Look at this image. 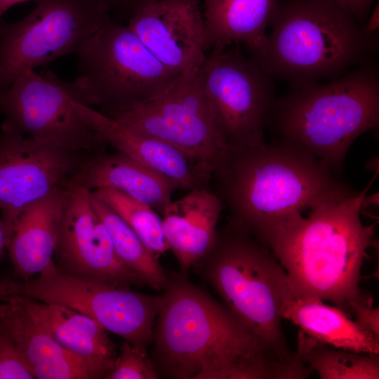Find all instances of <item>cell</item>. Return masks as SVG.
<instances>
[{
	"label": "cell",
	"mask_w": 379,
	"mask_h": 379,
	"mask_svg": "<svg viewBox=\"0 0 379 379\" xmlns=\"http://www.w3.org/2000/svg\"><path fill=\"white\" fill-rule=\"evenodd\" d=\"M153 330L152 360L175 379L303 378L298 359L267 351L223 305L185 274L168 277Z\"/></svg>",
	"instance_id": "obj_1"
},
{
	"label": "cell",
	"mask_w": 379,
	"mask_h": 379,
	"mask_svg": "<svg viewBox=\"0 0 379 379\" xmlns=\"http://www.w3.org/2000/svg\"><path fill=\"white\" fill-rule=\"evenodd\" d=\"M371 185L346 199L311 208L307 218L295 213L259 240L284 269L293 292L328 300L349 311L354 302H369L359 288L361 270L375 234L360 218Z\"/></svg>",
	"instance_id": "obj_2"
},
{
	"label": "cell",
	"mask_w": 379,
	"mask_h": 379,
	"mask_svg": "<svg viewBox=\"0 0 379 379\" xmlns=\"http://www.w3.org/2000/svg\"><path fill=\"white\" fill-rule=\"evenodd\" d=\"M333 172L324 162L272 142L232 147L213 178L230 218L260 240L295 213L357 193Z\"/></svg>",
	"instance_id": "obj_3"
},
{
	"label": "cell",
	"mask_w": 379,
	"mask_h": 379,
	"mask_svg": "<svg viewBox=\"0 0 379 379\" xmlns=\"http://www.w3.org/2000/svg\"><path fill=\"white\" fill-rule=\"evenodd\" d=\"M379 124V77L364 61L355 69L319 84H293L274 100L267 127L277 142L342 171L352 144Z\"/></svg>",
	"instance_id": "obj_4"
},
{
	"label": "cell",
	"mask_w": 379,
	"mask_h": 379,
	"mask_svg": "<svg viewBox=\"0 0 379 379\" xmlns=\"http://www.w3.org/2000/svg\"><path fill=\"white\" fill-rule=\"evenodd\" d=\"M270 25L263 46L249 58L292 84L338 77L376 44L352 14L329 0H279Z\"/></svg>",
	"instance_id": "obj_5"
},
{
	"label": "cell",
	"mask_w": 379,
	"mask_h": 379,
	"mask_svg": "<svg viewBox=\"0 0 379 379\" xmlns=\"http://www.w3.org/2000/svg\"><path fill=\"white\" fill-rule=\"evenodd\" d=\"M192 268L267 351L284 362L295 359L281 327L288 276L269 248L246 228L230 218Z\"/></svg>",
	"instance_id": "obj_6"
},
{
	"label": "cell",
	"mask_w": 379,
	"mask_h": 379,
	"mask_svg": "<svg viewBox=\"0 0 379 379\" xmlns=\"http://www.w3.org/2000/svg\"><path fill=\"white\" fill-rule=\"evenodd\" d=\"M77 100L96 105L85 80L62 79L51 70L45 74L34 69L0 89L1 129L19 133L61 148L91 154L103 152L107 144L79 115Z\"/></svg>",
	"instance_id": "obj_7"
},
{
	"label": "cell",
	"mask_w": 379,
	"mask_h": 379,
	"mask_svg": "<svg viewBox=\"0 0 379 379\" xmlns=\"http://www.w3.org/2000/svg\"><path fill=\"white\" fill-rule=\"evenodd\" d=\"M76 54L80 76L108 116L157 98L182 77L161 63L128 26L110 19Z\"/></svg>",
	"instance_id": "obj_8"
},
{
	"label": "cell",
	"mask_w": 379,
	"mask_h": 379,
	"mask_svg": "<svg viewBox=\"0 0 379 379\" xmlns=\"http://www.w3.org/2000/svg\"><path fill=\"white\" fill-rule=\"evenodd\" d=\"M7 295L56 303L81 312L107 331L146 348L163 303V295H148L129 286L84 280L60 270L53 261L28 280L0 281V298Z\"/></svg>",
	"instance_id": "obj_9"
},
{
	"label": "cell",
	"mask_w": 379,
	"mask_h": 379,
	"mask_svg": "<svg viewBox=\"0 0 379 379\" xmlns=\"http://www.w3.org/2000/svg\"><path fill=\"white\" fill-rule=\"evenodd\" d=\"M101 0H39L24 18L0 22V89L28 70L76 53L107 20Z\"/></svg>",
	"instance_id": "obj_10"
},
{
	"label": "cell",
	"mask_w": 379,
	"mask_h": 379,
	"mask_svg": "<svg viewBox=\"0 0 379 379\" xmlns=\"http://www.w3.org/2000/svg\"><path fill=\"white\" fill-rule=\"evenodd\" d=\"M199 79L215 125L232 147L266 143L265 130L276 99L272 77L238 49L213 50Z\"/></svg>",
	"instance_id": "obj_11"
},
{
	"label": "cell",
	"mask_w": 379,
	"mask_h": 379,
	"mask_svg": "<svg viewBox=\"0 0 379 379\" xmlns=\"http://www.w3.org/2000/svg\"><path fill=\"white\" fill-rule=\"evenodd\" d=\"M199 69L184 74L157 98L109 117L174 146L213 173L232 147L213 119Z\"/></svg>",
	"instance_id": "obj_12"
},
{
	"label": "cell",
	"mask_w": 379,
	"mask_h": 379,
	"mask_svg": "<svg viewBox=\"0 0 379 379\" xmlns=\"http://www.w3.org/2000/svg\"><path fill=\"white\" fill-rule=\"evenodd\" d=\"M87 154L67 150L19 133L0 134V210L12 229L30 205L77 173Z\"/></svg>",
	"instance_id": "obj_13"
},
{
	"label": "cell",
	"mask_w": 379,
	"mask_h": 379,
	"mask_svg": "<svg viewBox=\"0 0 379 379\" xmlns=\"http://www.w3.org/2000/svg\"><path fill=\"white\" fill-rule=\"evenodd\" d=\"M91 193L73 178L67 185L54 253L55 265L84 280L129 287L146 285L117 256L107 230L93 206Z\"/></svg>",
	"instance_id": "obj_14"
},
{
	"label": "cell",
	"mask_w": 379,
	"mask_h": 379,
	"mask_svg": "<svg viewBox=\"0 0 379 379\" xmlns=\"http://www.w3.org/2000/svg\"><path fill=\"white\" fill-rule=\"evenodd\" d=\"M128 27L161 63L182 75L199 70L206 59L199 0L148 1Z\"/></svg>",
	"instance_id": "obj_15"
},
{
	"label": "cell",
	"mask_w": 379,
	"mask_h": 379,
	"mask_svg": "<svg viewBox=\"0 0 379 379\" xmlns=\"http://www.w3.org/2000/svg\"><path fill=\"white\" fill-rule=\"evenodd\" d=\"M81 118L118 152L162 174L177 189L190 191L208 187L213 171L187 154L156 137L121 123L77 100Z\"/></svg>",
	"instance_id": "obj_16"
},
{
	"label": "cell",
	"mask_w": 379,
	"mask_h": 379,
	"mask_svg": "<svg viewBox=\"0 0 379 379\" xmlns=\"http://www.w3.org/2000/svg\"><path fill=\"white\" fill-rule=\"evenodd\" d=\"M223 208L220 198L208 186L171 201L163 211L164 235L180 274L186 275L212 247Z\"/></svg>",
	"instance_id": "obj_17"
},
{
	"label": "cell",
	"mask_w": 379,
	"mask_h": 379,
	"mask_svg": "<svg viewBox=\"0 0 379 379\" xmlns=\"http://www.w3.org/2000/svg\"><path fill=\"white\" fill-rule=\"evenodd\" d=\"M11 296L62 347L89 362L106 379L117 352L116 345L99 323L65 305L44 302L25 296Z\"/></svg>",
	"instance_id": "obj_18"
},
{
	"label": "cell",
	"mask_w": 379,
	"mask_h": 379,
	"mask_svg": "<svg viewBox=\"0 0 379 379\" xmlns=\"http://www.w3.org/2000/svg\"><path fill=\"white\" fill-rule=\"evenodd\" d=\"M67 183L27 207L13 226L7 249L22 280L36 276L53 261Z\"/></svg>",
	"instance_id": "obj_19"
},
{
	"label": "cell",
	"mask_w": 379,
	"mask_h": 379,
	"mask_svg": "<svg viewBox=\"0 0 379 379\" xmlns=\"http://www.w3.org/2000/svg\"><path fill=\"white\" fill-rule=\"evenodd\" d=\"M73 179L91 191L102 187L121 191L161 213L177 190L162 174L118 151L87 157Z\"/></svg>",
	"instance_id": "obj_20"
},
{
	"label": "cell",
	"mask_w": 379,
	"mask_h": 379,
	"mask_svg": "<svg viewBox=\"0 0 379 379\" xmlns=\"http://www.w3.org/2000/svg\"><path fill=\"white\" fill-rule=\"evenodd\" d=\"M0 299L10 305L4 321L34 378H103L95 367L66 350L41 328L11 296Z\"/></svg>",
	"instance_id": "obj_21"
},
{
	"label": "cell",
	"mask_w": 379,
	"mask_h": 379,
	"mask_svg": "<svg viewBox=\"0 0 379 379\" xmlns=\"http://www.w3.org/2000/svg\"><path fill=\"white\" fill-rule=\"evenodd\" d=\"M281 316L319 343L359 353H379V338L350 319L344 310L299 295L291 286L281 305Z\"/></svg>",
	"instance_id": "obj_22"
},
{
	"label": "cell",
	"mask_w": 379,
	"mask_h": 379,
	"mask_svg": "<svg viewBox=\"0 0 379 379\" xmlns=\"http://www.w3.org/2000/svg\"><path fill=\"white\" fill-rule=\"evenodd\" d=\"M279 0H204V51L242 44L249 55L263 46Z\"/></svg>",
	"instance_id": "obj_23"
},
{
	"label": "cell",
	"mask_w": 379,
	"mask_h": 379,
	"mask_svg": "<svg viewBox=\"0 0 379 379\" xmlns=\"http://www.w3.org/2000/svg\"><path fill=\"white\" fill-rule=\"evenodd\" d=\"M91 203L105 225L120 260L149 287L163 290L168 279L158 256L147 248L128 225L107 204L91 193Z\"/></svg>",
	"instance_id": "obj_24"
},
{
	"label": "cell",
	"mask_w": 379,
	"mask_h": 379,
	"mask_svg": "<svg viewBox=\"0 0 379 379\" xmlns=\"http://www.w3.org/2000/svg\"><path fill=\"white\" fill-rule=\"evenodd\" d=\"M299 334L297 353L309 369L321 379H378V354L329 348L313 338Z\"/></svg>",
	"instance_id": "obj_25"
},
{
	"label": "cell",
	"mask_w": 379,
	"mask_h": 379,
	"mask_svg": "<svg viewBox=\"0 0 379 379\" xmlns=\"http://www.w3.org/2000/svg\"><path fill=\"white\" fill-rule=\"evenodd\" d=\"M91 194L110 206L158 257L169 250L162 218L154 208L113 188L95 189Z\"/></svg>",
	"instance_id": "obj_26"
},
{
	"label": "cell",
	"mask_w": 379,
	"mask_h": 379,
	"mask_svg": "<svg viewBox=\"0 0 379 379\" xmlns=\"http://www.w3.org/2000/svg\"><path fill=\"white\" fill-rule=\"evenodd\" d=\"M159 376L147 349L125 340L106 379H157Z\"/></svg>",
	"instance_id": "obj_27"
},
{
	"label": "cell",
	"mask_w": 379,
	"mask_h": 379,
	"mask_svg": "<svg viewBox=\"0 0 379 379\" xmlns=\"http://www.w3.org/2000/svg\"><path fill=\"white\" fill-rule=\"evenodd\" d=\"M0 379H34L4 320L0 323Z\"/></svg>",
	"instance_id": "obj_28"
},
{
	"label": "cell",
	"mask_w": 379,
	"mask_h": 379,
	"mask_svg": "<svg viewBox=\"0 0 379 379\" xmlns=\"http://www.w3.org/2000/svg\"><path fill=\"white\" fill-rule=\"evenodd\" d=\"M349 311L354 313L359 326L379 338L378 307L373 308L371 302H354L349 305Z\"/></svg>",
	"instance_id": "obj_29"
},
{
	"label": "cell",
	"mask_w": 379,
	"mask_h": 379,
	"mask_svg": "<svg viewBox=\"0 0 379 379\" xmlns=\"http://www.w3.org/2000/svg\"><path fill=\"white\" fill-rule=\"evenodd\" d=\"M343 7L364 27L376 0H329Z\"/></svg>",
	"instance_id": "obj_30"
},
{
	"label": "cell",
	"mask_w": 379,
	"mask_h": 379,
	"mask_svg": "<svg viewBox=\"0 0 379 379\" xmlns=\"http://www.w3.org/2000/svg\"><path fill=\"white\" fill-rule=\"evenodd\" d=\"M110 10L114 8L119 11H124L134 13L142 5L152 0H101Z\"/></svg>",
	"instance_id": "obj_31"
},
{
	"label": "cell",
	"mask_w": 379,
	"mask_h": 379,
	"mask_svg": "<svg viewBox=\"0 0 379 379\" xmlns=\"http://www.w3.org/2000/svg\"><path fill=\"white\" fill-rule=\"evenodd\" d=\"M378 4L371 11V13L364 25L365 32L371 36H375V33L378 32L379 27V12Z\"/></svg>",
	"instance_id": "obj_32"
},
{
	"label": "cell",
	"mask_w": 379,
	"mask_h": 379,
	"mask_svg": "<svg viewBox=\"0 0 379 379\" xmlns=\"http://www.w3.org/2000/svg\"><path fill=\"white\" fill-rule=\"evenodd\" d=\"M12 234V229L0 218V258L7 249Z\"/></svg>",
	"instance_id": "obj_33"
},
{
	"label": "cell",
	"mask_w": 379,
	"mask_h": 379,
	"mask_svg": "<svg viewBox=\"0 0 379 379\" xmlns=\"http://www.w3.org/2000/svg\"><path fill=\"white\" fill-rule=\"evenodd\" d=\"M29 0H0V18L4 13L13 5ZM39 1V0H35Z\"/></svg>",
	"instance_id": "obj_34"
},
{
	"label": "cell",
	"mask_w": 379,
	"mask_h": 379,
	"mask_svg": "<svg viewBox=\"0 0 379 379\" xmlns=\"http://www.w3.org/2000/svg\"><path fill=\"white\" fill-rule=\"evenodd\" d=\"M4 302V304L0 303V321L6 318L10 309L9 304L6 301Z\"/></svg>",
	"instance_id": "obj_35"
},
{
	"label": "cell",
	"mask_w": 379,
	"mask_h": 379,
	"mask_svg": "<svg viewBox=\"0 0 379 379\" xmlns=\"http://www.w3.org/2000/svg\"><path fill=\"white\" fill-rule=\"evenodd\" d=\"M2 321H3V320H2ZM1 321H0V322H1Z\"/></svg>",
	"instance_id": "obj_36"
}]
</instances>
